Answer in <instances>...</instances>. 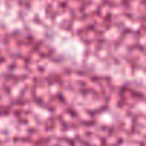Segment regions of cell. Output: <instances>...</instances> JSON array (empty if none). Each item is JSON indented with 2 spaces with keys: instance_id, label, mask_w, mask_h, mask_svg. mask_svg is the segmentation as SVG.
<instances>
[]
</instances>
